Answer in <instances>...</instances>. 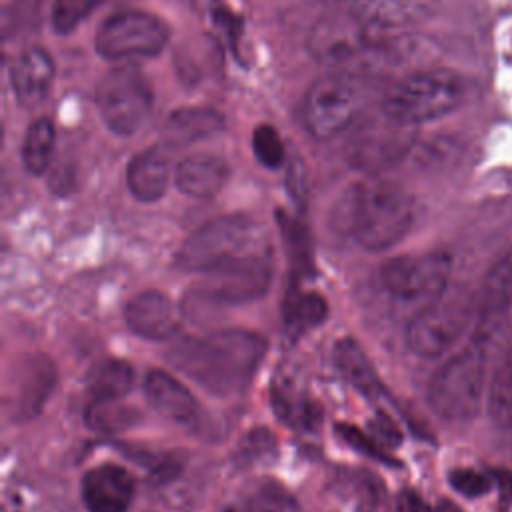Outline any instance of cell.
<instances>
[{"label":"cell","instance_id":"19","mask_svg":"<svg viewBox=\"0 0 512 512\" xmlns=\"http://www.w3.org/2000/svg\"><path fill=\"white\" fill-rule=\"evenodd\" d=\"M12 90L18 102L26 108H34L46 100L54 82V62L42 48L24 50L10 72Z\"/></svg>","mask_w":512,"mask_h":512},{"label":"cell","instance_id":"27","mask_svg":"<svg viewBox=\"0 0 512 512\" xmlns=\"http://www.w3.org/2000/svg\"><path fill=\"white\" fill-rule=\"evenodd\" d=\"M54 148H56L54 124L48 118L34 120L28 126L26 136H24V144H22L24 168L34 176L44 174L48 170L50 162H52Z\"/></svg>","mask_w":512,"mask_h":512},{"label":"cell","instance_id":"2","mask_svg":"<svg viewBox=\"0 0 512 512\" xmlns=\"http://www.w3.org/2000/svg\"><path fill=\"white\" fill-rule=\"evenodd\" d=\"M336 214L338 224L356 244L380 252L408 234L414 220V202L394 182L368 180L346 192Z\"/></svg>","mask_w":512,"mask_h":512},{"label":"cell","instance_id":"9","mask_svg":"<svg viewBox=\"0 0 512 512\" xmlns=\"http://www.w3.org/2000/svg\"><path fill=\"white\" fill-rule=\"evenodd\" d=\"M476 314V300L466 290H446L436 302L416 312L406 328V344L420 358L446 354L466 332Z\"/></svg>","mask_w":512,"mask_h":512},{"label":"cell","instance_id":"40","mask_svg":"<svg viewBox=\"0 0 512 512\" xmlns=\"http://www.w3.org/2000/svg\"><path fill=\"white\" fill-rule=\"evenodd\" d=\"M182 466H184V460L180 458V456H176V454H160L156 460H154V464H150V480L154 482V484H166V482H170V480H174L178 474H180V470H182Z\"/></svg>","mask_w":512,"mask_h":512},{"label":"cell","instance_id":"21","mask_svg":"<svg viewBox=\"0 0 512 512\" xmlns=\"http://www.w3.org/2000/svg\"><path fill=\"white\" fill-rule=\"evenodd\" d=\"M170 182L168 156L158 148L138 152L126 168V186L140 202H156L164 196Z\"/></svg>","mask_w":512,"mask_h":512},{"label":"cell","instance_id":"34","mask_svg":"<svg viewBox=\"0 0 512 512\" xmlns=\"http://www.w3.org/2000/svg\"><path fill=\"white\" fill-rule=\"evenodd\" d=\"M252 150L260 164L266 168H278L284 162L286 150L278 130L270 124H260L252 134Z\"/></svg>","mask_w":512,"mask_h":512},{"label":"cell","instance_id":"3","mask_svg":"<svg viewBox=\"0 0 512 512\" xmlns=\"http://www.w3.org/2000/svg\"><path fill=\"white\" fill-rule=\"evenodd\" d=\"M488 342L472 340L452 354L430 378L428 404L436 416L450 422L474 418L486 394Z\"/></svg>","mask_w":512,"mask_h":512},{"label":"cell","instance_id":"24","mask_svg":"<svg viewBox=\"0 0 512 512\" xmlns=\"http://www.w3.org/2000/svg\"><path fill=\"white\" fill-rule=\"evenodd\" d=\"M334 364L340 370V374L352 384L360 394L366 398H378L384 392V386L378 380V374L366 356V352L360 348V344L352 338H344L334 348Z\"/></svg>","mask_w":512,"mask_h":512},{"label":"cell","instance_id":"15","mask_svg":"<svg viewBox=\"0 0 512 512\" xmlns=\"http://www.w3.org/2000/svg\"><path fill=\"white\" fill-rule=\"evenodd\" d=\"M80 492L88 512H128L136 480L124 466L100 464L84 474Z\"/></svg>","mask_w":512,"mask_h":512},{"label":"cell","instance_id":"6","mask_svg":"<svg viewBox=\"0 0 512 512\" xmlns=\"http://www.w3.org/2000/svg\"><path fill=\"white\" fill-rule=\"evenodd\" d=\"M372 86L360 72H338L318 78L304 96V124L318 140L348 130L368 104Z\"/></svg>","mask_w":512,"mask_h":512},{"label":"cell","instance_id":"41","mask_svg":"<svg viewBox=\"0 0 512 512\" xmlns=\"http://www.w3.org/2000/svg\"><path fill=\"white\" fill-rule=\"evenodd\" d=\"M396 512H434L416 490H402L396 498Z\"/></svg>","mask_w":512,"mask_h":512},{"label":"cell","instance_id":"12","mask_svg":"<svg viewBox=\"0 0 512 512\" xmlns=\"http://www.w3.org/2000/svg\"><path fill=\"white\" fill-rule=\"evenodd\" d=\"M170 30L162 18L146 10H120L108 16L96 36L94 48L106 60H130L158 54L168 42Z\"/></svg>","mask_w":512,"mask_h":512},{"label":"cell","instance_id":"28","mask_svg":"<svg viewBox=\"0 0 512 512\" xmlns=\"http://www.w3.org/2000/svg\"><path fill=\"white\" fill-rule=\"evenodd\" d=\"M24 380L18 386V402L16 408L24 412L26 416H32L48 398L52 382H54V370L50 364V358H32L26 366V372H20Z\"/></svg>","mask_w":512,"mask_h":512},{"label":"cell","instance_id":"20","mask_svg":"<svg viewBox=\"0 0 512 512\" xmlns=\"http://www.w3.org/2000/svg\"><path fill=\"white\" fill-rule=\"evenodd\" d=\"M228 174L230 168L224 158L210 152H196L180 160L174 180L182 194L208 200L224 188Z\"/></svg>","mask_w":512,"mask_h":512},{"label":"cell","instance_id":"37","mask_svg":"<svg viewBox=\"0 0 512 512\" xmlns=\"http://www.w3.org/2000/svg\"><path fill=\"white\" fill-rule=\"evenodd\" d=\"M336 432H338V436H340L348 446H352L354 450H358V452H362V454H366V456H370V458H374V460H380V462H386V464H396L394 460H390V458L386 456L384 448H382L370 434L362 432L360 428H356V426H352V424H338V426H336Z\"/></svg>","mask_w":512,"mask_h":512},{"label":"cell","instance_id":"16","mask_svg":"<svg viewBox=\"0 0 512 512\" xmlns=\"http://www.w3.org/2000/svg\"><path fill=\"white\" fill-rule=\"evenodd\" d=\"M144 396L148 404L166 420L182 426L196 428L202 418V408L194 394L174 376L164 370H150L144 378Z\"/></svg>","mask_w":512,"mask_h":512},{"label":"cell","instance_id":"1","mask_svg":"<svg viewBox=\"0 0 512 512\" xmlns=\"http://www.w3.org/2000/svg\"><path fill=\"white\" fill-rule=\"evenodd\" d=\"M266 354V338L244 328H222L178 340L166 358L214 396L242 394Z\"/></svg>","mask_w":512,"mask_h":512},{"label":"cell","instance_id":"39","mask_svg":"<svg viewBox=\"0 0 512 512\" xmlns=\"http://www.w3.org/2000/svg\"><path fill=\"white\" fill-rule=\"evenodd\" d=\"M370 436L382 446V448H396L402 442V432L398 428V424L386 414V412H378L370 422Z\"/></svg>","mask_w":512,"mask_h":512},{"label":"cell","instance_id":"25","mask_svg":"<svg viewBox=\"0 0 512 512\" xmlns=\"http://www.w3.org/2000/svg\"><path fill=\"white\" fill-rule=\"evenodd\" d=\"M134 384V370L118 358L100 360L88 372L86 386L90 400H122Z\"/></svg>","mask_w":512,"mask_h":512},{"label":"cell","instance_id":"4","mask_svg":"<svg viewBox=\"0 0 512 512\" xmlns=\"http://www.w3.org/2000/svg\"><path fill=\"white\" fill-rule=\"evenodd\" d=\"M466 96L464 80L444 68L414 70L390 84L380 100L396 120L416 126L456 110Z\"/></svg>","mask_w":512,"mask_h":512},{"label":"cell","instance_id":"17","mask_svg":"<svg viewBox=\"0 0 512 512\" xmlns=\"http://www.w3.org/2000/svg\"><path fill=\"white\" fill-rule=\"evenodd\" d=\"M124 320L140 338L166 340L176 334L180 326V312L164 292L146 290L126 304Z\"/></svg>","mask_w":512,"mask_h":512},{"label":"cell","instance_id":"10","mask_svg":"<svg viewBox=\"0 0 512 512\" xmlns=\"http://www.w3.org/2000/svg\"><path fill=\"white\" fill-rule=\"evenodd\" d=\"M452 260L444 252L398 256L380 268L384 290L398 304L414 308V314L436 302L450 282Z\"/></svg>","mask_w":512,"mask_h":512},{"label":"cell","instance_id":"14","mask_svg":"<svg viewBox=\"0 0 512 512\" xmlns=\"http://www.w3.org/2000/svg\"><path fill=\"white\" fill-rule=\"evenodd\" d=\"M512 310V248L490 268L476 298L474 336L492 342Z\"/></svg>","mask_w":512,"mask_h":512},{"label":"cell","instance_id":"11","mask_svg":"<svg viewBox=\"0 0 512 512\" xmlns=\"http://www.w3.org/2000/svg\"><path fill=\"white\" fill-rule=\"evenodd\" d=\"M152 86L144 72L132 64L110 68L96 86V106L106 126L130 136L140 130L152 110Z\"/></svg>","mask_w":512,"mask_h":512},{"label":"cell","instance_id":"8","mask_svg":"<svg viewBox=\"0 0 512 512\" xmlns=\"http://www.w3.org/2000/svg\"><path fill=\"white\" fill-rule=\"evenodd\" d=\"M414 126L390 116L384 108L362 114L344 138L346 162L362 172L376 174L400 162L414 142Z\"/></svg>","mask_w":512,"mask_h":512},{"label":"cell","instance_id":"38","mask_svg":"<svg viewBox=\"0 0 512 512\" xmlns=\"http://www.w3.org/2000/svg\"><path fill=\"white\" fill-rule=\"evenodd\" d=\"M356 512H376L380 504V484L370 474H358L352 480Z\"/></svg>","mask_w":512,"mask_h":512},{"label":"cell","instance_id":"32","mask_svg":"<svg viewBox=\"0 0 512 512\" xmlns=\"http://www.w3.org/2000/svg\"><path fill=\"white\" fill-rule=\"evenodd\" d=\"M274 446H276L274 436L264 428H256V430L248 432L242 438V442L238 444V448L234 452V462L240 468L260 464V462L272 458Z\"/></svg>","mask_w":512,"mask_h":512},{"label":"cell","instance_id":"30","mask_svg":"<svg viewBox=\"0 0 512 512\" xmlns=\"http://www.w3.org/2000/svg\"><path fill=\"white\" fill-rule=\"evenodd\" d=\"M84 420L96 432H118L138 420V412L122 400H90Z\"/></svg>","mask_w":512,"mask_h":512},{"label":"cell","instance_id":"33","mask_svg":"<svg viewBox=\"0 0 512 512\" xmlns=\"http://www.w3.org/2000/svg\"><path fill=\"white\" fill-rule=\"evenodd\" d=\"M98 4L100 0H54L50 12L54 30L58 34H70Z\"/></svg>","mask_w":512,"mask_h":512},{"label":"cell","instance_id":"7","mask_svg":"<svg viewBox=\"0 0 512 512\" xmlns=\"http://www.w3.org/2000/svg\"><path fill=\"white\" fill-rule=\"evenodd\" d=\"M204 274L206 280L184 298L186 314L208 310V306L246 304L266 294L272 280L268 250L236 256Z\"/></svg>","mask_w":512,"mask_h":512},{"label":"cell","instance_id":"31","mask_svg":"<svg viewBox=\"0 0 512 512\" xmlns=\"http://www.w3.org/2000/svg\"><path fill=\"white\" fill-rule=\"evenodd\" d=\"M224 512H300L298 502L280 486H258L244 502L226 508Z\"/></svg>","mask_w":512,"mask_h":512},{"label":"cell","instance_id":"29","mask_svg":"<svg viewBox=\"0 0 512 512\" xmlns=\"http://www.w3.org/2000/svg\"><path fill=\"white\" fill-rule=\"evenodd\" d=\"M328 316V304L322 294L304 292L292 286L284 300V320L292 330H308L324 322Z\"/></svg>","mask_w":512,"mask_h":512},{"label":"cell","instance_id":"26","mask_svg":"<svg viewBox=\"0 0 512 512\" xmlns=\"http://www.w3.org/2000/svg\"><path fill=\"white\" fill-rule=\"evenodd\" d=\"M486 404L496 426L512 430V346L502 354L488 380Z\"/></svg>","mask_w":512,"mask_h":512},{"label":"cell","instance_id":"18","mask_svg":"<svg viewBox=\"0 0 512 512\" xmlns=\"http://www.w3.org/2000/svg\"><path fill=\"white\" fill-rule=\"evenodd\" d=\"M440 0H356L358 16L376 32H400L422 24L438 8Z\"/></svg>","mask_w":512,"mask_h":512},{"label":"cell","instance_id":"35","mask_svg":"<svg viewBox=\"0 0 512 512\" xmlns=\"http://www.w3.org/2000/svg\"><path fill=\"white\" fill-rule=\"evenodd\" d=\"M448 482L450 486L466 496V498H478V496H484L492 490L494 486V480L490 474L486 472H480L476 468H456L448 474Z\"/></svg>","mask_w":512,"mask_h":512},{"label":"cell","instance_id":"5","mask_svg":"<svg viewBox=\"0 0 512 512\" xmlns=\"http://www.w3.org/2000/svg\"><path fill=\"white\" fill-rule=\"evenodd\" d=\"M266 248L264 228L242 214L220 216L194 230L174 256V266L184 272H208L218 264Z\"/></svg>","mask_w":512,"mask_h":512},{"label":"cell","instance_id":"43","mask_svg":"<svg viewBox=\"0 0 512 512\" xmlns=\"http://www.w3.org/2000/svg\"><path fill=\"white\" fill-rule=\"evenodd\" d=\"M332 2H344V0H332Z\"/></svg>","mask_w":512,"mask_h":512},{"label":"cell","instance_id":"36","mask_svg":"<svg viewBox=\"0 0 512 512\" xmlns=\"http://www.w3.org/2000/svg\"><path fill=\"white\" fill-rule=\"evenodd\" d=\"M278 220H280V228H282L286 246L290 248L292 260H296L298 266L310 268L312 260H310V242H308L306 228L302 226V222H298L286 214H280Z\"/></svg>","mask_w":512,"mask_h":512},{"label":"cell","instance_id":"13","mask_svg":"<svg viewBox=\"0 0 512 512\" xmlns=\"http://www.w3.org/2000/svg\"><path fill=\"white\" fill-rule=\"evenodd\" d=\"M376 34L358 12H336L320 18L308 34L310 54L324 64L362 62L378 44Z\"/></svg>","mask_w":512,"mask_h":512},{"label":"cell","instance_id":"22","mask_svg":"<svg viewBox=\"0 0 512 512\" xmlns=\"http://www.w3.org/2000/svg\"><path fill=\"white\" fill-rule=\"evenodd\" d=\"M226 126L224 116L206 106H188L174 110L164 124V140L172 146H186L220 134Z\"/></svg>","mask_w":512,"mask_h":512},{"label":"cell","instance_id":"42","mask_svg":"<svg viewBox=\"0 0 512 512\" xmlns=\"http://www.w3.org/2000/svg\"><path fill=\"white\" fill-rule=\"evenodd\" d=\"M434 512H462V510H460L456 504L444 500V502H440V506H438Z\"/></svg>","mask_w":512,"mask_h":512},{"label":"cell","instance_id":"23","mask_svg":"<svg viewBox=\"0 0 512 512\" xmlns=\"http://www.w3.org/2000/svg\"><path fill=\"white\" fill-rule=\"evenodd\" d=\"M270 402L276 416L294 430L314 432L322 422L320 406L290 382H276L270 390Z\"/></svg>","mask_w":512,"mask_h":512}]
</instances>
